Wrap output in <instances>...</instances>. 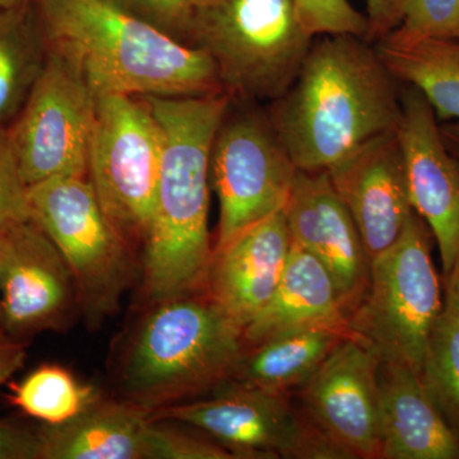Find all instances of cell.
<instances>
[{"label": "cell", "instance_id": "cell-22", "mask_svg": "<svg viewBox=\"0 0 459 459\" xmlns=\"http://www.w3.org/2000/svg\"><path fill=\"white\" fill-rule=\"evenodd\" d=\"M376 48L398 82L425 96L440 123L459 122V41L391 33Z\"/></svg>", "mask_w": 459, "mask_h": 459}, {"label": "cell", "instance_id": "cell-9", "mask_svg": "<svg viewBox=\"0 0 459 459\" xmlns=\"http://www.w3.org/2000/svg\"><path fill=\"white\" fill-rule=\"evenodd\" d=\"M152 421H177L198 429L243 459H351L300 413L287 395L228 380L204 400L174 403L150 413Z\"/></svg>", "mask_w": 459, "mask_h": 459}, {"label": "cell", "instance_id": "cell-35", "mask_svg": "<svg viewBox=\"0 0 459 459\" xmlns=\"http://www.w3.org/2000/svg\"><path fill=\"white\" fill-rule=\"evenodd\" d=\"M440 129L446 146L459 159V122L440 123Z\"/></svg>", "mask_w": 459, "mask_h": 459}, {"label": "cell", "instance_id": "cell-13", "mask_svg": "<svg viewBox=\"0 0 459 459\" xmlns=\"http://www.w3.org/2000/svg\"><path fill=\"white\" fill-rule=\"evenodd\" d=\"M0 261L3 329L9 334L53 327L80 299L65 256L32 219L0 231Z\"/></svg>", "mask_w": 459, "mask_h": 459}, {"label": "cell", "instance_id": "cell-37", "mask_svg": "<svg viewBox=\"0 0 459 459\" xmlns=\"http://www.w3.org/2000/svg\"><path fill=\"white\" fill-rule=\"evenodd\" d=\"M0 272H2V261H0ZM0 328L3 329L2 299H0Z\"/></svg>", "mask_w": 459, "mask_h": 459}, {"label": "cell", "instance_id": "cell-15", "mask_svg": "<svg viewBox=\"0 0 459 459\" xmlns=\"http://www.w3.org/2000/svg\"><path fill=\"white\" fill-rule=\"evenodd\" d=\"M283 213L292 241L325 265L350 318L367 294L371 262L328 172L299 170Z\"/></svg>", "mask_w": 459, "mask_h": 459}, {"label": "cell", "instance_id": "cell-8", "mask_svg": "<svg viewBox=\"0 0 459 459\" xmlns=\"http://www.w3.org/2000/svg\"><path fill=\"white\" fill-rule=\"evenodd\" d=\"M31 219L65 256L92 320L111 316L132 279L126 238L100 204L89 178L56 177L29 186Z\"/></svg>", "mask_w": 459, "mask_h": 459}, {"label": "cell", "instance_id": "cell-31", "mask_svg": "<svg viewBox=\"0 0 459 459\" xmlns=\"http://www.w3.org/2000/svg\"><path fill=\"white\" fill-rule=\"evenodd\" d=\"M0 459H41L40 435L0 422Z\"/></svg>", "mask_w": 459, "mask_h": 459}, {"label": "cell", "instance_id": "cell-20", "mask_svg": "<svg viewBox=\"0 0 459 459\" xmlns=\"http://www.w3.org/2000/svg\"><path fill=\"white\" fill-rule=\"evenodd\" d=\"M150 413L132 402L99 400L69 421L42 429L41 459H148Z\"/></svg>", "mask_w": 459, "mask_h": 459}, {"label": "cell", "instance_id": "cell-16", "mask_svg": "<svg viewBox=\"0 0 459 459\" xmlns=\"http://www.w3.org/2000/svg\"><path fill=\"white\" fill-rule=\"evenodd\" d=\"M327 172L373 261L400 238L415 212L397 131L367 142Z\"/></svg>", "mask_w": 459, "mask_h": 459}, {"label": "cell", "instance_id": "cell-21", "mask_svg": "<svg viewBox=\"0 0 459 459\" xmlns=\"http://www.w3.org/2000/svg\"><path fill=\"white\" fill-rule=\"evenodd\" d=\"M347 332L331 327H307L285 332L244 352L230 380L268 394L287 395L303 388Z\"/></svg>", "mask_w": 459, "mask_h": 459}, {"label": "cell", "instance_id": "cell-25", "mask_svg": "<svg viewBox=\"0 0 459 459\" xmlns=\"http://www.w3.org/2000/svg\"><path fill=\"white\" fill-rule=\"evenodd\" d=\"M420 377L459 437V318L446 310L435 323Z\"/></svg>", "mask_w": 459, "mask_h": 459}, {"label": "cell", "instance_id": "cell-24", "mask_svg": "<svg viewBox=\"0 0 459 459\" xmlns=\"http://www.w3.org/2000/svg\"><path fill=\"white\" fill-rule=\"evenodd\" d=\"M100 400L92 385L80 382L65 368L44 365L12 385L8 401L47 425H59Z\"/></svg>", "mask_w": 459, "mask_h": 459}, {"label": "cell", "instance_id": "cell-27", "mask_svg": "<svg viewBox=\"0 0 459 459\" xmlns=\"http://www.w3.org/2000/svg\"><path fill=\"white\" fill-rule=\"evenodd\" d=\"M301 25L313 38L352 35L369 41V21L349 0H294Z\"/></svg>", "mask_w": 459, "mask_h": 459}, {"label": "cell", "instance_id": "cell-2", "mask_svg": "<svg viewBox=\"0 0 459 459\" xmlns=\"http://www.w3.org/2000/svg\"><path fill=\"white\" fill-rule=\"evenodd\" d=\"M161 128L162 157L144 250V287L157 304L207 289L211 150L230 96L141 98Z\"/></svg>", "mask_w": 459, "mask_h": 459}, {"label": "cell", "instance_id": "cell-7", "mask_svg": "<svg viewBox=\"0 0 459 459\" xmlns=\"http://www.w3.org/2000/svg\"><path fill=\"white\" fill-rule=\"evenodd\" d=\"M210 169L211 188L220 204L213 249L282 211L299 171L268 108L234 98L214 135Z\"/></svg>", "mask_w": 459, "mask_h": 459}, {"label": "cell", "instance_id": "cell-10", "mask_svg": "<svg viewBox=\"0 0 459 459\" xmlns=\"http://www.w3.org/2000/svg\"><path fill=\"white\" fill-rule=\"evenodd\" d=\"M162 143L161 128L143 100L120 93L98 95L87 177L124 238H146Z\"/></svg>", "mask_w": 459, "mask_h": 459}, {"label": "cell", "instance_id": "cell-12", "mask_svg": "<svg viewBox=\"0 0 459 459\" xmlns=\"http://www.w3.org/2000/svg\"><path fill=\"white\" fill-rule=\"evenodd\" d=\"M380 364L368 347L346 338L301 388L307 415L351 458H379Z\"/></svg>", "mask_w": 459, "mask_h": 459}, {"label": "cell", "instance_id": "cell-17", "mask_svg": "<svg viewBox=\"0 0 459 459\" xmlns=\"http://www.w3.org/2000/svg\"><path fill=\"white\" fill-rule=\"evenodd\" d=\"M292 238L283 210L213 249L205 294L246 329L276 291Z\"/></svg>", "mask_w": 459, "mask_h": 459}, {"label": "cell", "instance_id": "cell-19", "mask_svg": "<svg viewBox=\"0 0 459 459\" xmlns=\"http://www.w3.org/2000/svg\"><path fill=\"white\" fill-rule=\"evenodd\" d=\"M307 327L337 328L351 336L349 316L341 307L328 271L292 241L279 286L262 312L244 329V342L252 347L277 334Z\"/></svg>", "mask_w": 459, "mask_h": 459}, {"label": "cell", "instance_id": "cell-28", "mask_svg": "<svg viewBox=\"0 0 459 459\" xmlns=\"http://www.w3.org/2000/svg\"><path fill=\"white\" fill-rule=\"evenodd\" d=\"M135 20L147 23L160 32L192 45L193 0H108Z\"/></svg>", "mask_w": 459, "mask_h": 459}, {"label": "cell", "instance_id": "cell-4", "mask_svg": "<svg viewBox=\"0 0 459 459\" xmlns=\"http://www.w3.org/2000/svg\"><path fill=\"white\" fill-rule=\"evenodd\" d=\"M238 328L207 294L157 304L123 370L132 403L150 412L228 382L244 355Z\"/></svg>", "mask_w": 459, "mask_h": 459}, {"label": "cell", "instance_id": "cell-11", "mask_svg": "<svg viewBox=\"0 0 459 459\" xmlns=\"http://www.w3.org/2000/svg\"><path fill=\"white\" fill-rule=\"evenodd\" d=\"M96 99L77 68L49 49L25 105L8 126L27 186L56 177L87 178Z\"/></svg>", "mask_w": 459, "mask_h": 459}, {"label": "cell", "instance_id": "cell-18", "mask_svg": "<svg viewBox=\"0 0 459 459\" xmlns=\"http://www.w3.org/2000/svg\"><path fill=\"white\" fill-rule=\"evenodd\" d=\"M379 459H459V437L415 371L382 362Z\"/></svg>", "mask_w": 459, "mask_h": 459}, {"label": "cell", "instance_id": "cell-29", "mask_svg": "<svg viewBox=\"0 0 459 459\" xmlns=\"http://www.w3.org/2000/svg\"><path fill=\"white\" fill-rule=\"evenodd\" d=\"M31 220L29 186L23 180L8 126L0 128V231Z\"/></svg>", "mask_w": 459, "mask_h": 459}, {"label": "cell", "instance_id": "cell-26", "mask_svg": "<svg viewBox=\"0 0 459 459\" xmlns=\"http://www.w3.org/2000/svg\"><path fill=\"white\" fill-rule=\"evenodd\" d=\"M392 33L459 41V0H403L401 25Z\"/></svg>", "mask_w": 459, "mask_h": 459}, {"label": "cell", "instance_id": "cell-33", "mask_svg": "<svg viewBox=\"0 0 459 459\" xmlns=\"http://www.w3.org/2000/svg\"><path fill=\"white\" fill-rule=\"evenodd\" d=\"M26 359V349L23 344L9 342L8 340L0 343V386L23 367Z\"/></svg>", "mask_w": 459, "mask_h": 459}, {"label": "cell", "instance_id": "cell-34", "mask_svg": "<svg viewBox=\"0 0 459 459\" xmlns=\"http://www.w3.org/2000/svg\"><path fill=\"white\" fill-rule=\"evenodd\" d=\"M444 310L459 318V250L449 271L444 274Z\"/></svg>", "mask_w": 459, "mask_h": 459}, {"label": "cell", "instance_id": "cell-38", "mask_svg": "<svg viewBox=\"0 0 459 459\" xmlns=\"http://www.w3.org/2000/svg\"><path fill=\"white\" fill-rule=\"evenodd\" d=\"M5 340H7V338H5L4 336H3L2 333H0V343H2L3 341H5Z\"/></svg>", "mask_w": 459, "mask_h": 459}, {"label": "cell", "instance_id": "cell-3", "mask_svg": "<svg viewBox=\"0 0 459 459\" xmlns=\"http://www.w3.org/2000/svg\"><path fill=\"white\" fill-rule=\"evenodd\" d=\"M50 49L96 95L186 98L225 92L204 49L169 38L108 0H31Z\"/></svg>", "mask_w": 459, "mask_h": 459}, {"label": "cell", "instance_id": "cell-32", "mask_svg": "<svg viewBox=\"0 0 459 459\" xmlns=\"http://www.w3.org/2000/svg\"><path fill=\"white\" fill-rule=\"evenodd\" d=\"M369 21V41L377 44L401 25L403 0H365Z\"/></svg>", "mask_w": 459, "mask_h": 459}, {"label": "cell", "instance_id": "cell-5", "mask_svg": "<svg viewBox=\"0 0 459 459\" xmlns=\"http://www.w3.org/2000/svg\"><path fill=\"white\" fill-rule=\"evenodd\" d=\"M294 0H193L192 45L230 98L272 102L294 82L313 40Z\"/></svg>", "mask_w": 459, "mask_h": 459}, {"label": "cell", "instance_id": "cell-30", "mask_svg": "<svg viewBox=\"0 0 459 459\" xmlns=\"http://www.w3.org/2000/svg\"><path fill=\"white\" fill-rule=\"evenodd\" d=\"M148 459H237L219 443L184 434L152 421L148 433Z\"/></svg>", "mask_w": 459, "mask_h": 459}, {"label": "cell", "instance_id": "cell-1", "mask_svg": "<svg viewBox=\"0 0 459 459\" xmlns=\"http://www.w3.org/2000/svg\"><path fill=\"white\" fill-rule=\"evenodd\" d=\"M401 89L373 42L318 36L268 114L299 170L327 171L377 135L397 131Z\"/></svg>", "mask_w": 459, "mask_h": 459}, {"label": "cell", "instance_id": "cell-36", "mask_svg": "<svg viewBox=\"0 0 459 459\" xmlns=\"http://www.w3.org/2000/svg\"><path fill=\"white\" fill-rule=\"evenodd\" d=\"M30 3V0H0V9L22 7Z\"/></svg>", "mask_w": 459, "mask_h": 459}, {"label": "cell", "instance_id": "cell-6", "mask_svg": "<svg viewBox=\"0 0 459 459\" xmlns=\"http://www.w3.org/2000/svg\"><path fill=\"white\" fill-rule=\"evenodd\" d=\"M433 240L427 222L413 212L400 238L371 261L367 294L349 318L352 338L380 361L419 376L444 309Z\"/></svg>", "mask_w": 459, "mask_h": 459}, {"label": "cell", "instance_id": "cell-23", "mask_svg": "<svg viewBox=\"0 0 459 459\" xmlns=\"http://www.w3.org/2000/svg\"><path fill=\"white\" fill-rule=\"evenodd\" d=\"M49 49L31 0L0 9V128L13 122L25 105Z\"/></svg>", "mask_w": 459, "mask_h": 459}, {"label": "cell", "instance_id": "cell-14", "mask_svg": "<svg viewBox=\"0 0 459 459\" xmlns=\"http://www.w3.org/2000/svg\"><path fill=\"white\" fill-rule=\"evenodd\" d=\"M401 100L397 133L411 204L437 241L446 274L459 250V159L446 146L439 119L425 96L402 84Z\"/></svg>", "mask_w": 459, "mask_h": 459}]
</instances>
